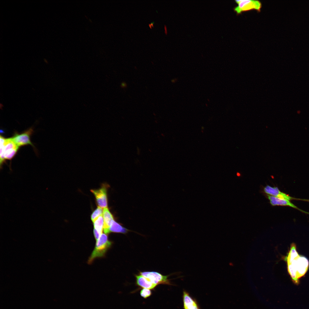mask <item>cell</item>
I'll return each instance as SVG.
<instances>
[{"label": "cell", "mask_w": 309, "mask_h": 309, "mask_svg": "<svg viewBox=\"0 0 309 309\" xmlns=\"http://www.w3.org/2000/svg\"><path fill=\"white\" fill-rule=\"evenodd\" d=\"M287 269L293 281L296 284L299 283V279L304 276L308 271L309 262L305 257L299 256L287 264Z\"/></svg>", "instance_id": "obj_1"}, {"label": "cell", "mask_w": 309, "mask_h": 309, "mask_svg": "<svg viewBox=\"0 0 309 309\" xmlns=\"http://www.w3.org/2000/svg\"><path fill=\"white\" fill-rule=\"evenodd\" d=\"M0 165L1 168L6 160H11L15 155L19 148L11 138L0 137Z\"/></svg>", "instance_id": "obj_2"}, {"label": "cell", "mask_w": 309, "mask_h": 309, "mask_svg": "<svg viewBox=\"0 0 309 309\" xmlns=\"http://www.w3.org/2000/svg\"><path fill=\"white\" fill-rule=\"evenodd\" d=\"M95 248L89 257L88 263L90 264L97 258L103 257L111 246L112 242L109 240L107 235L102 233L96 241Z\"/></svg>", "instance_id": "obj_3"}, {"label": "cell", "mask_w": 309, "mask_h": 309, "mask_svg": "<svg viewBox=\"0 0 309 309\" xmlns=\"http://www.w3.org/2000/svg\"><path fill=\"white\" fill-rule=\"evenodd\" d=\"M235 1L238 6L234 8V10L238 14L252 9L259 11L262 7L261 3L257 0H237Z\"/></svg>", "instance_id": "obj_4"}, {"label": "cell", "mask_w": 309, "mask_h": 309, "mask_svg": "<svg viewBox=\"0 0 309 309\" xmlns=\"http://www.w3.org/2000/svg\"><path fill=\"white\" fill-rule=\"evenodd\" d=\"M33 132V129L30 128L22 133L15 132L11 138L19 147L30 145L34 148L35 147L30 140L31 136Z\"/></svg>", "instance_id": "obj_5"}, {"label": "cell", "mask_w": 309, "mask_h": 309, "mask_svg": "<svg viewBox=\"0 0 309 309\" xmlns=\"http://www.w3.org/2000/svg\"><path fill=\"white\" fill-rule=\"evenodd\" d=\"M141 275L147 278L152 283L156 284H171L168 279V276H163L155 272H140Z\"/></svg>", "instance_id": "obj_6"}, {"label": "cell", "mask_w": 309, "mask_h": 309, "mask_svg": "<svg viewBox=\"0 0 309 309\" xmlns=\"http://www.w3.org/2000/svg\"><path fill=\"white\" fill-rule=\"evenodd\" d=\"M107 186L103 185L98 189L90 190L95 197L98 207L102 208H107L108 206Z\"/></svg>", "instance_id": "obj_7"}, {"label": "cell", "mask_w": 309, "mask_h": 309, "mask_svg": "<svg viewBox=\"0 0 309 309\" xmlns=\"http://www.w3.org/2000/svg\"><path fill=\"white\" fill-rule=\"evenodd\" d=\"M264 190L267 194L280 198L287 199L289 201L294 200L309 201L308 199H300L291 197L281 192L277 187H273L267 185L264 187Z\"/></svg>", "instance_id": "obj_8"}, {"label": "cell", "mask_w": 309, "mask_h": 309, "mask_svg": "<svg viewBox=\"0 0 309 309\" xmlns=\"http://www.w3.org/2000/svg\"><path fill=\"white\" fill-rule=\"evenodd\" d=\"M267 197L270 201L271 204L273 206H288L299 210L305 213L309 214V213L303 211L295 205L290 201L280 198L267 194Z\"/></svg>", "instance_id": "obj_9"}, {"label": "cell", "mask_w": 309, "mask_h": 309, "mask_svg": "<svg viewBox=\"0 0 309 309\" xmlns=\"http://www.w3.org/2000/svg\"><path fill=\"white\" fill-rule=\"evenodd\" d=\"M103 216L104 219V232L105 234L108 235L110 233L109 228L112 222L114 220V218L107 207L104 208Z\"/></svg>", "instance_id": "obj_10"}, {"label": "cell", "mask_w": 309, "mask_h": 309, "mask_svg": "<svg viewBox=\"0 0 309 309\" xmlns=\"http://www.w3.org/2000/svg\"><path fill=\"white\" fill-rule=\"evenodd\" d=\"M136 277L137 284L143 288L152 289H154L157 285L141 275H136Z\"/></svg>", "instance_id": "obj_11"}, {"label": "cell", "mask_w": 309, "mask_h": 309, "mask_svg": "<svg viewBox=\"0 0 309 309\" xmlns=\"http://www.w3.org/2000/svg\"><path fill=\"white\" fill-rule=\"evenodd\" d=\"M299 255L297 251L295 244L293 243L291 245L290 249L288 253L284 258V260L286 262L287 264H289L293 260L298 257Z\"/></svg>", "instance_id": "obj_12"}, {"label": "cell", "mask_w": 309, "mask_h": 309, "mask_svg": "<svg viewBox=\"0 0 309 309\" xmlns=\"http://www.w3.org/2000/svg\"><path fill=\"white\" fill-rule=\"evenodd\" d=\"M183 300L185 309H199L196 303L185 291L183 292Z\"/></svg>", "instance_id": "obj_13"}, {"label": "cell", "mask_w": 309, "mask_h": 309, "mask_svg": "<svg viewBox=\"0 0 309 309\" xmlns=\"http://www.w3.org/2000/svg\"><path fill=\"white\" fill-rule=\"evenodd\" d=\"M128 230L123 227L119 223L113 220L111 223L109 228V231L110 232L126 233Z\"/></svg>", "instance_id": "obj_14"}, {"label": "cell", "mask_w": 309, "mask_h": 309, "mask_svg": "<svg viewBox=\"0 0 309 309\" xmlns=\"http://www.w3.org/2000/svg\"><path fill=\"white\" fill-rule=\"evenodd\" d=\"M93 223L94 229L101 235L102 234L104 227V219L103 215L99 217Z\"/></svg>", "instance_id": "obj_15"}, {"label": "cell", "mask_w": 309, "mask_h": 309, "mask_svg": "<svg viewBox=\"0 0 309 309\" xmlns=\"http://www.w3.org/2000/svg\"><path fill=\"white\" fill-rule=\"evenodd\" d=\"M103 210L102 208L98 207L92 213L91 215V219L93 222L99 217L103 215Z\"/></svg>", "instance_id": "obj_16"}, {"label": "cell", "mask_w": 309, "mask_h": 309, "mask_svg": "<svg viewBox=\"0 0 309 309\" xmlns=\"http://www.w3.org/2000/svg\"><path fill=\"white\" fill-rule=\"evenodd\" d=\"M151 294V290L148 289L143 288L140 291V296L144 298H146L149 297Z\"/></svg>", "instance_id": "obj_17"}, {"label": "cell", "mask_w": 309, "mask_h": 309, "mask_svg": "<svg viewBox=\"0 0 309 309\" xmlns=\"http://www.w3.org/2000/svg\"><path fill=\"white\" fill-rule=\"evenodd\" d=\"M121 86L123 87H125L126 86V84L125 82L122 83L121 84Z\"/></svg>", "instance_id": "obj_18"}, {"label": "cell", "mask_w": 309, "mask_h": 309, "mask_svg": "<svg viewBox=\"0 0 309 309\" xmlns=\"http://www.w3.org/2000/svg\"><path fill=\"white\" fill-rule=\"evenodd\" d=\"M164 29H165V34L166 35H167V27H166V26L165 25H164Z\"/></svg>", "instance_id": "obj_19"}, {"label": "cell", "mask_w": 309, "mask_h": 309, "mask_svg": "<svg viewBox=\"0 0 309 309\" xmlns=\"http://www.w3.org/2000/svg\"><path fill=\"white\" fill-rule=\"evenodd\" d=\"M4 107L3 104L2 103H0V108L1 110L3 109V108Z\"/></svg>", "instance_id": "obj_20"}, {"label": "cell", "mask_w": 309, "mask_h": 309, "mask_svg": "<svg viewBox=\"0 0 309 309\" xmlns=\"http://www.w3.org/2000/svg\"><path fill=\"white\" fill-rule=\"evenodd\" d=\"M154 22H152L151 23H150L152 27H154V25H154Z\"/></svg>", "instance_id": "obj_21"}, {"label": "cell", "mask_w": 309, "mask_h": 309, "mask_svg": "<svg viewBox=\"0 0 309 309\" xmlns=\"http://www.w3.org/2000/svg\"><path fill=\"white\" fill-rule=\"evenodd\" d=\"M44 62H45V63H47V64L48 63V61H47V60L46 59H44Z\"/></svg>", "instance_id": "obj_22"}, {"label": "cell", "mask_w": 309, "mask_h": 309, "mask_svg": "<svg viewBox=\"0 0 309 309\" xmlns=\"http://www.w3.org/2000/svg\"><path fill=\"white\" fill-rule=\"evenodd\" d=\"M148 25H149V27L150 28V29H152V26L150 24H149Z\"/></svg>", "instance_id": "obj_23"}]
</instances>
